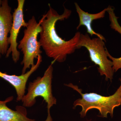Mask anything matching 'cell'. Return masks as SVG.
I'll return each instance as SVG.
<instances>
[{"mask_svg":"<svg viewBox=\"0 0 121 121\" xmlns=\"http://www.w3.org/2000/svg\"><path fill=\"white\" fill-rule=\"evenodd\" d=\"M52 63L45 70L43 76L38 77L29 84L28 92L22 101L24 107H31L36 102V98L41 97L47 104L48 116L45 121H52L50 114L51 108L56 104V99L52 94V80L53 68Z\"/></svg>","mask_w":121,"mask_h":121,"instance_id":"3957f363","label":"cell"},{"mask_svg":"<svg viewBox=\"0 0 121 121\" xmlns=\"http://www.w3.org/2000/svg\"><path fill=\"white\" fill-rule=\"evenodd\" d=\"M120 81H121V79H120Z\"/></svg>","mask_w":121,"mask_h":121,"instance_id":"5bb4252c","label":"cell"},{"mask_svg":"<svg viewBox=\"0 0 121 121\" xmlns=\"http://www.w3.org/2000/svg\"><path fill=\"white\" fill-rule=\"evenodd\" d=\"M25 2V0H17V7L15 9L13 14L12 24L9 33L10 35L8 39V42L10 46L5 56L6 58H8L12 54V58L15 63L17 62L20 57V52L17 49L18 45L17 42V36L21 27H26L28 25L27 22H25L24 18Z\"/></svg>","mask_w":121,"mask_h":121,"instance_id":"8992f818","label":"cell"},{"mask_svg":"<svg viewBox=\"0 0 121 121\" xmlns=\"http://www.w3.org/2000/svg\"><path fill=\"white\" fill-rule=\"evenodd\" d=\"M84 47L89 52L91 60L99 66L100 75L105 76V80L112 82L114 71L112 62L108 58L103 40L99 37L91 39L87 33L80 35L77 45L78 49Z\"/></svg>","mask_w":121,"mask_h":121,"instance_id":"5b68a950","label":"cell"},{"mask_svg":"<svg viewBox=\"0 0 121 121\" xmlns=\"http://www.w3.org/2000/svg\"><path fill=\"white\" fill-rule=\"evenodd\" d=\"M42 61V56L40 55L37 58L36 63L31 67L30 70L20 76L11 75L0 71V78L6 80L15 88L17 95V100L18 101H22L25 95L26 83L29 78L38 69Z\"/></svg>","mask_w":121,"mask_h":121,"instance_id":"ba28073f","label":"cell"},{"mask_svg":"<svg viewBox=\"0 0 121 121\" xmlns=\"http://www.w3.org/2000/svg\"><path fill=\"white\" fill-rule=\"evenodd\" d=\"M13 96L0 100V121H36L27 117V111L24 107L19 106L16 111L9 108L7 103L12 101Z\"/></svg>","mask_w":121,"mask_h":121,"instance_id":"9c48e42d","label":"cell"},{"mask_svg":"<svg viewBox=\"0 0 121 121\" xmlns=\"http://www.w3.org/2000/svg\"><path fill=\"white\" fill-rule=\"evenodd\" d=\"M76 12L78 15L79 19V23L76 28L77 30L81 26H84L86 28L87 33L90 34L91 36L95 35L98 37L100 38L103 41H106L105 37L99 33H96L93 30L92 23L93 21L103 18L105 16L106 12L107 11V8L104 9L100 12L96 13H90L85 12L81 8L78 3L75 2Z\"/></svg>","mask_w":121,"mask_h":121,"instance_id":"30bf717a","label":"cell"},{"mask_svg":"<svg viewBox=\"0 0 121 121\" xmlns=\"http://www.w3.org/2000/svg\"><path fill=\"white\" fill-rule=\"evenodd\" d=\"M63 13L59 15L50 6L47 13L40 20L42 31L40 33L39 42L47 56L54 61L63 62L68 55L73 54L78 49L77 45L81 33H76L70 39L66 41L60 37L56 29V25L59 21L68 19L71 13L70 10L64 7Z\"/></svg>","mask_w":121,"mask_h":121,"instance_id":"6da1fadb","label":"cell"},{"mask_svg":"<svg viewBox=\"0 0 121 121\" xmlns=\"http://www.w3.org/2000/svg\"><path fill=\"white\" fill-rule=\"evenodd\" d=\"M27 26L24 31V36L20 41L17 48L21 50L23 55L21 64L23 65L22 74L26 73L27 69L35 65L34 60L41 55V46L37 40L38 35L42 31L40 22L37 23L34 16L29 20Z\"/></svg>","mask_w":121,"mask_h":121,"instance_id":"277c9868","label":"cell"},{"mask_svg":"<svg viewBox=\"0 0 121 121\" xmlns=\"http://www.w3.org/2000/svg\"><path fill=\"white\" fill-rule=\"evenodd\" d=\"M2 0H0V5L2 3Z\"/></svg>","mask_w":121,"mask_h":121,"instance_id":"7c38bea8","label":"cell"},{"mask_svg":"<svg viewBox=\"0 0 121 121\" xmlns=\"http://www.w3.org/2000/svg\"><path fill=\"white\" fill-rule=\"evenodd\" d=\"M109 15V19L110 22V26L114 29L121 34V27L118 22L117 19L114 12V9L111 6L107 7V11ZM107 56L111 60L113 63L112 68L114 72H116L119 69H121V56L119 58H114L111 56L108 51H107Z\"/></svg>","mask_w":121,"mask_h":121,"instance_id":"8fae6325","label":"cell"},{"mask_svg":"<svg viewBox=\"0 0 121 121\" xmlns=\"http://www.w3.org/2000/svg\"><path fill=\"white\" fill-rule=\"evenodd\" d=\"M12 9L9 5L8 1L2 0L0 5V58L6 55L8 50V35L13 23Z\"/></svg>","mask_w":121,"mask_h":121,"instance_id":"52a82bcc","label":"cell"},{"mask_svg":"<svg viewBox=\"0 0 121 121\" xmlns=\"http://www.w3.org/2000/svg\"><path fill=\"white\" fill-rule=\"evenodd\" d=\"M121 85H120V86L121 87Z\"/></svg>","mask_w":121,"mask_h":121,"instance_id":"4fadbf2b","label":"cell"},{"mask_svg":"<svg viewBox=\"0 0 121 121\" xmlns=\"http://www.w3.org/2000/svg\"><path fill=\"white\" fill-rule=\"evenodd\" d=\"M65 85L78 91L82 96L81 98L76 99L73 103L74 108L78 106L82 107V109L80 112L81 117H86L87 111L92 109L99 111V117L107 118V115L109 114L113 117L114 108L121 105L120 86L112 95L104 96L95 93L83 94L78 86L71 83Z\"/></svg>","mask_w":121,"mask_h":121,"instance_id":"7a4b0ae2","label":"cell"}]
</instances>
